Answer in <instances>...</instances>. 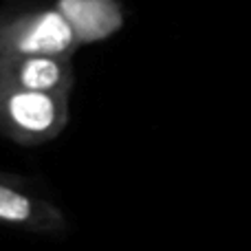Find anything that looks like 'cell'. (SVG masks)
Wrapping results in <instances>:
<instances>
[{
	"instance_id": "6da1fadb",
	"label": "cell",
	"mask_w": 251,
	"mask_h": 251,
	"mask_svg": "<svg viewBox=\"0 0 251 251\" xmlns=\"http://www.w3.org/2000/svg\"><path fill=\"white\" fill-rule=\"evenodd\" d=\"M71 95L0 88V134L18 146H42L66 130Z\"/></svg>"
},
{
	"instance_id": "7a4b0ae2",
	"label": "cell",
	"mask_w": 251,
	"mask_h": 251,
	"mask_svg": "<svg viewBox=\"0 0 251 251\" xmlns=\"http://www.w3.org/2000/svg\"><path fill=\"white\" fill-rule=\"evenodd\" d=\"M79 49L71 22L53 7L0 13V57L57 55L73 57Z\"/></svg>"
},
{
	"instance_id": "3957f363",
	"label": "cell",
	"mask_w": 251,
	"mask_h": 251,
	"mask_svg": "<svg viewBox=\"0 0 251 251\" xmlns=\"http://www.w3.org/2000/svg\"><path fill=\"white\" fill-rule=\"evenodd\" d=\"M0 225L47 236L69 229L62 209L35 194L29 178L7 172H0Z\"/></svg>"
},
{
	"instance_id": "277c9868",
	"label": "cell",
	"mask_w": 251,
	"mask_h": 251,
	"mask_svg": "<svg viewBox=\"0 0 251 251\" xmlns=\"http://www.w3.org/2000/svg\"><path fill=\"white\" fill-rule=\"evenodd\" d=\"M75 84L73 57L9 55L0 57V88L71 95Z\"/></svg>"
},
{
	"instance_id": "5b68a950",
	"label": "cell",
	"mask_w": 251,
	"mask_h": 251,
	"mask_svg": "<svg viewBox=\"0 0 251 251\" xmlns=\"http://www.w3.org/2000/svg\"><path fill=\"white\" fill-rule=\"evenodd\" d=\"M55 7L71 22L79 47L110 38L124 26L119 0H57Z\"/></svg>"
}]
</instances>
